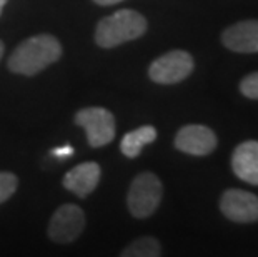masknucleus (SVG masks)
I'll list each match as a JSON object with an SVG mask.
<instances>
[{
	"label": "nucleus",
	"mask_w": 258,
	"mask_h": 257,
	"mask_svg": "<svg viewBox=\"0 0 258 257\" xmlns=\"http://www.w3.org/2000/svg\"><path fill=\"white\" fill-rule=\"evenodd\" d=\"M155 139H157V129L152 127V125H144V127H139L123 135L122 142H120V150H122V154L125 157L135 159L140 156L142 149L147 144H152Z\"/></svg>",
	"instance_id": "12"
},
{
	"label": "nucleus",
	"mask_w": 258,
	"mask_h": 257,
	"mask_svg": "<svg viewBox=\"0 0 258 257\" xmlns=\"http://www.w3.org/2000/svg\"><path fill=\"white\" fill-rule=\"evenodd\" d=\"M147 32V19L137 10L123 9L98 22L95 42L103 48H113L135 40Z\"/></svg>",
	"instance_id": "2"
},
{
	"label": "nucleus",
	"mask_w": 258,
	"mask_h": 257,
	"mask_svg": "<svg viewBox=\"0 0 258 257\" xmlns=\"http://www.w3.org/2000/svg\"><path fill=\"white\" fill-rule=\"evenodd\" d=\"M217 135L205 125H185L175 135V147L183 154L203 157L217 149Z\"/></svg>",
	"instance_id": "8"
},
{
	"label": "nucleus",
	"mask_w": 258,
	"mask_h": 257,
	"mask_svg": "<svg viewBox=\"0 0 258 257\" xmlns=\"http://www.w3.org/2000/svg\"><path fill=\"white\" fill-rule=\"evenodd\" d=\"M62 56V45L53 35H34L20 43L9 57L7 67L19 75H35L57 62Z\"/></svg>",
	"instance_id": "1"
},
{
	"label": "nucleus",
	"mask_w": 258,
	"mask_h": 257,
	"mask_svg": "<svg viewBox=\"0 0 258 257\" xmlns=\"http://www.w3.org/2000/svg\"><path fill=\"white\" fill-rule=\"evenodd\" d=\"M9 0H0V15H2V10H4V7H5V4H7Z\"/></svg>",
	"instance_id": "18"
},
{
	"label": "nucleus",
	"mask_w": 258,
	"mask_h": 257,
	"mask_svg": "<svg viewBox=\"0 0 258 257\" xmlns=\"http://www.w3.org/2000/svg\"><path fill=\"white\" fill-rule=\"evenodd\" d=\"M240 92L246 99L258 100V72L248 74L240 82Z\"/></svg>",
	"instance_id": "15"
},
{
	"label": "nucleus",
	"mask_w": 258,
	"mask_h": 257,
	"mask_svg": "<svg viewBox=\"0 0 258 257\" xmlns=\"http://www.w3.org/2000/svg\"><path fill=\"white\" fill-rule=\"evenodd\" d=\"M85 227V214L79 205L65 204L60 205L52 216L48 224V237L53 242L67 244L72 242L84 232Z\"/></svg>",
	"instance_id": "6"
},
{
	"label": "nucleus",
	"mask_w": 258,
	"mask_h": 257,
	"mask_svg": "<svg viewBox=\"0 0 258 257\" xmlns=\"http://www.w3.org/2000/svg\"><path fill=\"white\" fill-rule=\"evenodd\" d=\"M19 180L14 174L10 172H0V204L9 200L17 190Z\"/></svg>",
	"instance_id": "14"
},
{
	"label": "nucleus",
	"mask_w": 258,
	"mask_h": 257,
	"mask_svg": "<svg viewBox=\"0 0 258 257\" xmlns=\"http://www.w3.org/2000/svg\"><path fill=\"white\" fill-rule=\"evenodd\" d=\"M232 169L240 180L258 185V140H245L232 156Z\"/></svg>",
	"instance_id": "11"
},
{
	"label": "nucleus",
	"mask_w": 258,
	"mask_h": 257,
	"mask_svg": "<svg viewBox=\"0 0 258 257\" xmlns=\"http://www.w3.org/2000/svg\"><path fill=\"white\" fill-rule=\"evenodd\" d=\"M74 147H70L69 144H65L62 147H57V149H53L52 150V154L58 157V159H63V157H70V156H74Z\"/></svg>",
	"instance_id": "16"
},
{
	"label": "nucleus",
	"mask_w": 258,
	"mask_h": 257,
	"mask_svg": "<svg viewBox=\"0 0 258 257\" xmlns=\"http://www.w3.org/2000/svg\"><path fill=\"white\" fill-rule=\"evenodd\" d=\"M2 56H4V43L0 40V59H2Z\"/></svg>",
	"instance_id": "19"
},
{
	"label": "nucleus",
	"mask_w": 258,
	"mask_h": 257,
	"mask_svg": "<svg viewBox=\"0 0 258 257\" xmlns=\"http://www.w3.org/2000/svg\"><path fill=\"white\" fill-rule=\"evenodd\" d=\"M222 43L238 54L258 52V20H241L223 30Z\"/></svg>",
	"instance_id": "9"
},
{
	"label": "nucleus",
	"mask_w": 258,
	"mask_h": 257,
	"mask_svg": "<svg viewBox=\"0 0 258 257\" xmlns=\"http://www.w3.org/2000/svg\"><path fill=\"white\" fill-rule=\"evenodd\" d=\"M102 169L97 162H84L75 166L63 177V187L79 197H87L100 182Z\"/></svg>",
	"instance_id": "10"
},
{
	"label": "nucleus",
	"mask_w": 258,
	"mask_h": 257,
	"mask_svg": "<svg viewBox=\"0 0 258 257\" xmlns=\"http://www.w3.org/2000/svg\"><path fill=\"white\" fill-rule=\"evenodd\" d=\"M222 214L232 222L250 224L258 221V195L241 189H228L220 199Z\"/></svg>",
	"instance_id": "7"
},
{
	"label": "nucleus",
	"mask_w": 258,
	"mask_h": 257,
	"mask_svg": "<svg viewBox=\"0 0 258 257\" xmlns=\"http://www.w3.org/2000/svg\"><path fill=\"white\" fill-rule=\"evenodd\" d=\"M160 254V242L153 237H140L122 250L123 257H157Z\"/></svg>",
	"instance_id": "13"
},
{
	"label": "nucleus",
	"mask_w": 258,
	"mask_h": 257,
	"mask_svg": "<svg viewBox=\"0 0 258 257\" xmlns=\"http://www.w3.org/2000/svg\"><path fill=\"white\" fill-rule=\"evenodd\" d=\"M93 2L98 4V5H115L118 2H123V0H93Z\"/></svg>",
	"instance_id": "17"
},
{
	"label": "nucleus",
	"mask_w": 258,
	"mask_h": 257,
	"mask_svg": "<svg viewBox=\"0 0 258 257\" xmlns=\"http://www.w3.org/2000/svg\"><path fill=\"white\" fill-rule=\"evenodd\" d=\"M75 124L84 127L92 147H103L115 139V117L103 107H87L77 112Z\"/></svg>",
	"instance_id": "4"
},
{
	"label": "nucleus",
	"mask_w": 258,
	"mask_h": 257,
	"mask_svg": "<svg viewBox=\"0 0 258 257\" xmlns=\"http://www.w3.org/2000/svg\"><path fill=\"white\" fill-rule=\"evenodd\" d=\"M163 187L162 182L155 174L142 172L139 174L134 182L130 184L127 205L130 214L137 219H147L158 209L162 202Z\"/></svg>",
	"instance_id": "3"
},
{
	"label": "nucleus",
	"mask_w": 258,
	"mask_h": 257,
	"mask_svg": "<svg viewBox=\"0 0 258 257\" xmlns=\"http://www.w3.org/2000/svg\"><path fill=\"white\" fill-rule=\"evenodd\" d=\"M194 70V57L185 50H170L155 59L148 69V77L157 84L170 85L185 80Z\"/></svg>",
	"instance_id": "5"
}]
</instances>
